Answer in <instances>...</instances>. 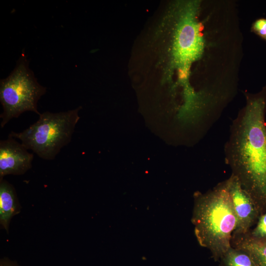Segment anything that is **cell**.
I'll return each instance as SVG.
<instances>
[{
    "instance_id": "ba28073f",
    "label": "cell",
    "mask_w": 266,
    "mask_h": 266,
    "mask_svg": "<svg viewBox=\"0 0 266 266\" xmlns=\"http://www.w3.org/2000/svg\"><path fill=\"white\" fill-rule=\"evenodd\" d=\"M232 246L245 251L257 266H266V239L254 238L247 233L233 234Z\"/></svg>"
},
{
    "instance_id": "30bf717a",
    "label": "cell",
    "mask_w": 266,
    "mask_h": 266,
    "mask_svg": "<svg viewBox=\"0 0 266 266\" xmlns=\"http://www.w3.org/2000/svg\"><path fill=\"white\" fill-rule=\"evenodd\" d=\"M246 233L254 238L266 239V212L260 216L255 227Z\"/></svg>"
},
{
    "instance_id": "7a4b0ae2",
    "label": "cell",
    "mask_w": 266,
    "mask_h": 266,
    "mask_svg": "<svg viewBox=\"0 0 266 266\" xmlns=\"http://www.w3.org/2000/svg\"><path fill=\"white\" fill-rule=\"evenodd\" d=\"M192 222L200 246L208 249L215 261L232 247L236 217L226 180L213 189L194 195Z\"/></svg>"
},
{
    "instance_id": "3957f363",
    "label": "cell",
    "mask_w": 266,
    "mask_h": 266,
    "mask_svg": "<svg viewBox=\"0 0 266 266\" xmlns=\"http://www.w3.org/2000/svg\"><path fill=\"white\" fill-rule=\"evenodd\" d=\"M81 108L58 113L44 112L28 128L19 133L11 132L8 136L21 140L27 149L40 158L53 160L71 141Z\"/></svg>"
},
{
    "instance_id": "9c48e42d",
    "label": "cell",
    "mask_w": 266,
    "mask_h": 266,
    "mask_svg": "<svg viewBox=\"0 0 266 266\" xmlns=\"http://www.w3.org/2000/svg\"><path fill=\"white\" fill-rule=\"evenodd\" d=\"M222 266H257L245 251L232 246L220 260Z\"/></svg>"
},
{
    "instance_id": "6da1fadb",
    "label": "cell",
    "mask_w": 266,
    "mask_h": 266,
    "mask_svg": "<svg viewBox=\"0 0 266 266\" xmlns=\"http://www.w3.org/2000/svg\"><path fill=\"white\" fill-rule=\"evenodd\" d=\"M246 97V106L230 126L225 159L261 215L266 212V86Z\"/></svg>"
},
{
    "instance_id": "52a82bcc",
    "label": "cell",
    "mask_w": 266,
    "mask_h": 266,
    "mask_svg": "<svg viewBox=\"0 0 266 266\" xmlns=\"http://www.w3.org/2000/svg\"><path fill=\"white\" fill-rule=\"evenodd\" d=\"M20 210L13 186L3 179L0 180V223L7 233L12 218Z\"/></svg>"
},
{
    "instance_id": "7c38bea8",
    "label": "cell",
    "mask_w": 266,
    "mask_h": 266,
    "mask_svg": "<svg viewBox=\"0 0 266 266\" xmlns=\"http://www.w3.org/2000/svg\"><path fill=\"white\" fill-rule=\"evenodd\" d=\"M0 266H15L13 264H12L10 263H7V262H2L0 264Z\"/></svg>"
},
{
    "instance_id": "5b68a950",
    "label": "cell",
    "mask_w": 266,
    "mask_h": 266,
    "mask_svg": "<svg viewBox=\"0 0 266 266\" xmlns=\"http://www.w3.org/2000/svg\"><path fill=\"white\" fill-rule=\"evenodd\" d=\"M226 181L236 217V226L233 234H245L256 224L261 214L255 202L236 177L231 174Z\"/></svg>"
},
{
    "instance_id": "8992f818",
    "label": "cell",
    "mask_w": 266,
    "mask_h": 266,
    "mask_svg": "<svg viewBox=\"0 0 266 266\" xmlns=\"http://www.w3.org/2000/svg\"><path fill=\"white\" fill-rule=\"evenodd\" d=\"M33 155L14 138L0 141V180L8 174L21 175L32 166Z\"/></svg>"
},
{
    "instance_id": "8fae6325",
    "label": "cell",
    "mask_w": 266,
    "mask_h": 266,
    "mask_svg": "<svg viewBox=\"0 0 266 266\" xmlns=\"http://www.w3.org/2000/svg\"><path fill=\"white\" fill-rule=\"evenodd\" d=\"M253 29L257 34L264 38L266 35V19L256 20L253 25Z\"/></svg>"
},
{
    "instance_id": "4fadbf2b",
    "label": "cell",
    "mask_w": 266,
    "mask_h": 266,
    "mask_svg": "<svg viewBox=\"0 0 266 266\" xmlns=\"http://www.w3.org/2000/svg\"><path fill=\"white\" fill-rule=\"evenodd\" d=\"M264 38L266 39V35L265 36Z\"/></svg>"
},
{
    "instance_id": "277c9868",
    "label": "cell",
    "mask_w": 266,
    "mask_h": 266,
    "mask_svg": "<svg viewBox=\"0 0 266 266\" xmlns=\"http://www.w3.org/2000/svg\"><path fill=\"white\" fill-rule=\"evenodd\" d=\"M46 92V88L38 83L29 68V62L23 51L14 70L0 81V101L3 108L0 115L1 128L26 111L40 115L37 102Z\"/></svg>"
}]
</instances>
